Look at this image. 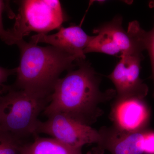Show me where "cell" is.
Listing matches in <instances>:
<instances>
[{
	"instance_id": "277c9868",
	"label": "cell",
	"mask_w": 154,
	"mask_h": 154,
	"mask_svg": "<svg viewBox=\"0 0 154 154\" xmlns=\"http://www.w3.org/2000/svg\"><path fill=\"white\" fill-rule=\"evenodd\" d=\"M122 24V17L117 16L94 29L96 35L85 49V54L96 52L120 56L128 54H142L146 50L147 31L137 21L130 22L127 30Z\"/></svg>"
},
{
	"instance_id": "8992f818",
	"label": "cell",
	"mask_w": 154,
	"mask_h": 154,
	"mask_svg": "<svg viewBox=\"0 0 154 154\" xmlns=\"http://www.w3.org/2000/svg\"><path fill=\"white\" fill-rule=\"evenodd\" d=\"M46 121L38 120L36 132L51 136L53 138L74 148H82L87 144L99 143V131L75 120L64 114L54 113Z\"/></svg>"
},
{
	"instance_id": "7c38bea8",
	"label": "cell",
	"mask_w": 154,
	"mask_h": 154,
	"mask_svg": "<svg viewBox=\"0 0 154 154\" xmlns=\"http://www.w3.org/2000/svg\"><path fill=\"white\" fill-rule=\"evenodd\" d=\"M23 145L21 139L0 129V154H20Z\"/></svg>"
},
{
	"instance_id": "2e32d148",
	"label": "cell",
	"mask_w": 154,
	"mask_h": 154,
	"mask_svg": "<svg viewBox=\"0 0 154 154\" xmlns=\"http://www.w3.org/2000/svg\"><path fill=\"white\" fill-rule=\"evenodd\" d=\"M16 68L10 69L0 66V87L3 85L10 76L16 74Z\"/></svg>"
},
{
	"instance_id": "4fadbf2b",
	"label": "cell",
	"mask_w": 154,
	"mask_h": 154,
	"mask_svg": "<svg viewBox=\"0 0 154 154\" xmlns=\"http://www.w3.org/2000/svg\"><path fill=\"white\" fill-rule=\"evenodd\" d=\"M6 9L5 2L0 0V38L8 45H17V41L13 36L10 29L6 30L3 25L2 14Z\"/></svg>"
},
{
	"instance_id": "30bf717a",
	"label": "cell",
	"mask_w": 154,
	"mask_h": 154,
	"mask_svg": "<svg viewBox=\"0 0 154 154\" xmlns=\"http://www.w3.org/2000/svg\"><path fill=\"white\" fill-rule=\"evenodd\" d=\"M145 130L128 132L113 126L103 127L99 131L100 140L97 145L112 154H144L143 140Z\"/></svg>"
},
{
	"instance_id": "ba28073f",
	"label": "cell",
	"mask_w": 154,
	"mask_h": 154,
	"mask_svg": "<svg viewBox=\"0 0 154 154\" xmlns=\"http://www.w3.org/2000/svg\"><path fill=\"white\" fill-rule=\"evenodd\" d=\"M150 117L148 105L144 99L137 98L116 99L111 112L113 126L126 132L147 129Z\"/></svg>"
},
{
	"instance_id": "9c48e42d",
	"label": "cell",
	"mask_w": 154,
	"mask_h": 154,
	"mask_svg": "<svg viewBox=\"0 0 154 154\" xmlns=\"http://www.w3.org/2000/svg\"><path fill=\"white\" fill-rule=\"evenodd\" d=\"M93 36L88 35L79 25L61 27L56 33L51 35L38 33L30 38L34 44L45 43L74 56L79 60L86 59L85 50Z\"/></svg>"
},
{
	"instance_id": "3957f363",
	"label": "cell",
	"mask_w": 154,
	"mask_h": 154,
	"mask_svg": "<svg viewBox=\"0 0 154 154\" xmlns=\"http://www.w3.org/2000/svg\"><path fill=\"white\" fill-rule=\"evenodd\" d=\"M0 88V129L21 139L37 135L38 116L49 104L51 96H39L11 86Z\"/></svg>"
},
{
	"instance_id": "5b68a950",
	"label": "cell",
	"mask_w": 154,
	"mask_h": 154,
	"mask_svg": "<svg viewBox=\"0 0 154 154\" xmlns=\"http://www.w3.org/2000/svg\"><path fill=\"white\" fill-rule=\"evenodd\" d=\"M19 3L15 24L10 29L18 42L32 31L46 34L59 29L67 19L59 1L24 0Z\"/></svg>"
},
{
	"instance_id": "e0dca14e",
	"label": "cell",
	"mask_w": 154,
	"mask_h": 154,
	"mask_svg": "<svg viewBox=\"0 0 154 154\" xmlns=\"http://www.w3.org/2000/svg\"><path fill=\"white\" fill-rule=\"evenodd\" d=\"M104 151L105 150L102 148V147L97 145V146L91 149L87 154H103Z\"/></svg>"
},
{
	"instance_id": "9a60e30c",
	"label": "cell",
	"mask_w": 154,
	"mask_h": 154,
	"mask_svg": "<svg viewBox=\"0 0 154 154\" xmlns=\"http://www.w3.org/2000/svg\"><path fill=\"white\" fill-rule=\"evenodd\" d=\"M144 154H154V131L146 129L144 133Z\"/></svg>"
},
{
	"instance_id": "5bb4252c",
	"label": "cell",
	"mask_w": 154,
	"mask_h": 154,
	"mask_svg": "<svg viewBox=\"0 0 154 154\" xmlns=\"http://www.w3.org/2000/svg\"><path fill=\"white\" fill-rule=\"evenodd\" d=\"M146 50L149 52L151 63L152 75L154 82V25L152 28L146 32Z\"/></svg>"
},
{
	"instance_id": "52a82bcc",
	"label": "cell",
	"mask_w": 154,
	"mask_h": 154,
	"mask_svg": "<svg viewBox=\"0 0 154 154\" xmlns=\"http://www.w3.org/2000/svg\"><path fill=\"white\" fill-rule=\"evenodd\" d=\"M107 78L115 86L116 99L137 98L144 99L149 88L140 77L142 54H122Z\"/></svg>"
},
{
	"instance_id": "7a4b0ae2",
	"label": "cell",
	"mask_w": 154,
	"mask_h": 154,
	"mask_svg": "<svg viewBox=\"0 0 154 154\" xmlns=\"http://www.w3.org/2000/svg\"><path fill=\"white\" fill-rule=\"evenodd\" d=\"M17 45L20 50V63L16 68L17 79L11 86L38 96H51L61 74L72 69L79 61L51 45L42 47L23 39Z\"/></svg>"
},
{
	"instance_id": "6da1fadb",
	"label": "cell",
	"mask_w": 154,
	"mask_h": 154,
	"mask_svg": "<svg viewBox=\"0 0 154 154\" xmlns=\"http://www.w3.org/2000/svg\"><path fill=\"white\" fill-rule=\"evenodd\" d=\"M77 66L58 80L43 112L47 117L63 113L90 126L102 114L99 105L111 99L116 91L100 90L101 77L86 60L78 61Z\"/></svg>"
},
{
	"instance_id": "8fae6325",
	"label": "cell",
	"mask_w": 154,
	"mask_h": 154,
	"mask_svg": "<svg viewBox=\"0 0 154 154\" xmlns=\"http://www.w3.org/2000/svg\"><path fill=\"white\" fill-rule=\"evenodd\" d=\"M33 142L22 146L20 154H82V148H74L54 138L34 136Z\"/></svg>"
}]
</instances>
